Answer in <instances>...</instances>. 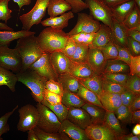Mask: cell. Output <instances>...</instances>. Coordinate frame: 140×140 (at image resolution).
<instances>
[{"mask_svg": "<svg viewBox=\"0 0 140 140\" xmlns=\"http://www.w3.org/2000/svg\"><path fill=\"white\" fill-rule=\"evenodd\" d=\"M104 71L103 73H122L129 70V65L121 61L115 59L109 60Z\"/></svg>", "mask_w": 140, "mask_h": 140, "instance_id": "obj_32", "label": "cell"}, {"mask_svg": "<svg viewBox=\"0 0 140 140\" xmlns=\"http://www.w3.org/2000/svg\"><path fill=\"white\" fill-rule=\"evenodd\" d=\"M58 132L65 133L72 140H89L84 130L67 119L61 122Z\"/></svg>", "mask_w": 140, "mask_h": 140, "instance_id": "obj_15", "label": "cell"}, {"mask_svg": "<svg viewBox=\"0 0 140 140\" xmlns=\"http://www.w3.org/2000/svg\"><path fill=\"white\" fill-rule=\"evenodd\" d=\"M15 2L17 3L18 5L19 10L23 6H28L30 5L31 3V0H12Z\"/></svg>", "mask_w": 140, "mask_h": 140, "instance_id": "obj_57", "label": "cell"}, {"mask_svg": "<svg viewBox=\"0 0 140 140\" xmlns=\"http://www.w3.org/2000/svg\"><path fill=\"white\" fill-rule=\"evenodd\" d=\"M27 140H39L33 129L28 131Z\"/></svg>", "mask_w": 140, "mask_h": 140, "instance_id": "obj_58", "label": "cell"}, {"mask_svg": "<svg viewBox=\"0 0 140 140\" xmlns=\"http://www.w3.org/2000/svg\"><path fill=\"white\" fill-rule=\"evenodd\" d=\"M136 4L140 9V0H134Z\"/></svg>", "mask_w": 140, "mask_h": 140, "instance_id": "obj_61", "label": "cell"}, {"mask_svg": "<svg viewBox=\"0 0 140 140\" xmlns=\"http://www.w3.org/2000/svg\"><path fill=\"white\" fill-rule=\"evenodd\" d=\"M36 107L39 113L37 126L46 132H58L61 122L55 114L41 103L37 102Z\"/></svg>", "mask_w": 140, "mask_h": 140, "instance_id": "obj_5", "label": "cell"}, {"mask_svg": "<svg viewBox=\"0 0 140 140\" xmlns=\"http://www.w3.org/2000/svg\"><path fill=\"white\" fill-rule=\"evenodd\" d=\"M130 75L140 76V55H130V61L129 65Z\"/></svg>", "mask_w": 140, "mask_h": 140, "instance_id": "obj_46", "label": "cell"}, {"mask_svg": "<svg viewBox=\"0 0 140 140\" xmlns=\"http://www.w3.org/2000/svg\"><path fill=\"white\" fill-rule=\"evenodd\" d=\"M69 73L78 79L87 78L95 74L87 62H72Z\"/></svg>", "mask_w": 140, "mask_h": 140, "instance_id": "obj_25", "label": "cell"}, {"mask_svg": "<svg viewBox=\"0 0 140 140\" xmlns=\"http://www.w3.org/2000/svg\"><path fill=\"white\" fill-rule=\"evenodd\" d=\"M133 134L135 135H140V124H136L134 127L132 131Z\"/></svg>", "mask_w": 140, "mask_h": 140, "instance_id": "obj_59", "label": "cell"}, {"mask_svg": "<svg viewBox=\"0 0 140 140\" xmlns=\"http://www.w3.org/2000/svg\"><path fill=\"white\" fill-rule=\"evenodd\" d=\"M17 81L21 82L31 91L32 97L37 102L41 103L47 80L34 70L28 68L16 73Z\"/></svg>", "mask_w": 140, "mask_h": 140, "instance_id": "obj_3", "label": "cell"}, {"mask_svg": "<svg viewBox=\"0 0 140 140\" xmlns=\"http://www.w3.org/2000/svg\"><path fill=\"white\" fill-rule=\"evenodd\" d=\"M122 104L129 107L137 95L126 89L120 94Z\"/></svg>", "mask_w": 140, "mask_h": 140, "instance_id": "obj_50", "label": "cell"}, {"mask_svg": "<svg viewBox=\"0 0 140 140\" xmlns=\"http://www.w3.org/2000/svg\"><path fill=\"white\" fill-rule=\"evenodd\" d=\"M17 82L16 74L0 66V86L6 85L12 92L15 91V86Z\"/></svg>", "mask_w": 140, "mask_h": 140, "instance_id": "obj_28", "label": "cell"}, {"mask_svg": "<svg viewBox=\"0 0 140 140\" xmlns=\"http://www.w3.org/2000/svg\"><path fill=\"white\" fill-rule=\"evenodd\" d=\"M47 9L48 14L50 17H54L71 10V8L64 0H50Z\"/></svg>", "mask_w": 140, "mask_h": 140, "instance_id": "obj_26", "label": "cell"}, {"mask_svg": "<svg viewBox=\"0 0 140 140\" xmlns=\"http://www.w3.org/2000/svg\"><path fill=\"white\" fill-rule=\"evenodd\" d=\"M76 47L73 55L70 59L74 63L87 62L89 47L88 45L76 43Z\"/></svg>", "mask_w": 140, "mask_h": 140, "instance_id": "obj_33", "label": "cell"}, {"mask_svg": "<svg viewBox=\"0 0 140 140\" xmlns=\"http://www.w3.org/2000/svg\"><path fill=\"white\" fill-rule=\"evenodd\" d=\"M39 140H70L65 133L58 132H49L45 131L37 126L33 129Z\"/></svg>", "mask_w": 140, "mask_h": 140, "instance_id": "obj_31", "label": "cell"}, {"mask_svg": "<svg viewBox=\"0 0 140 140\" xmlns=\"http://www.w3.org/2000/svg\"><path fill=\"white\" fill-rule=\"evenodd\" d=\"M107 62V60L100 49L89 47L87 62L95 74L101 75L103 73Z\"/></svg>", "mask_w": 140, "mask_h": 140, "instance_id": "obj_12", "label": "cell"}, {"mask_svg": "<svg viewBox=\"0 0 140 140\" xmlns=\"http://www.w3.org/2000/svg\"><path fill=\"white\" fill-rule=\"evenodd\" d=\"M122 23L128 29L140 26V9L136 4Z\"/></svg>", "mask_w": 140, "mask_h": 140, "instance_id": "obj_34", "label": "cell"}, {"mask_svg": "<svg viewBox=\"0 0 140 140\" xmlns=\"http://www.w3.org/2000/svg\"><path fill=\"white\" fill-rule=\"evenodd\" d=\"M113 39L110 28L103 24H101L92 43L88 45L89 47L96 48L100 49L104 47Z\"/></svg>", "mask_w": 140, "mask_h": 140, "instance_id": "obj_16", "label": "cell"}, {"mask_svg": "<svg viewBox=\"0 0 140 140\" xmlns=\"http://www.w3.org/2000/svg\"><path fill=\"white\" fill-rule=\"evenodd\" d=\"M127 48L131 53L135 55H139L140 43L129 37L127 38Z\"/></svg>", "mask_w": 140, "mask_h": 140, "instance_id": "obj_51", "label": "cell"}, {"mask_svg": "<svg viewBox=\"0 0 140 140\" xmlns=\"http://www.w3.org/2000/svg\"><path fill=\"white\" fill-rule=\"evenodd\" d=\"M18 107V106L17 105L12 111L6 113L0 117V140L3 139L1 137L2 135L10 130V127L8 123V120Z\"/></svg>", "mask_w": 140, "mask_h": 140, "instance_id": "obj_42", "label": "cell"}, {"mask_svg": "<svg viewBox=\"0 0 140 140\" xmlns=\"http://www.w3.org/2000/svg\"><path fill=\"white\" fill-rule=\"evenodd\" d=\"M67 119L84 130L92 124L89 114L81 108H69Z\"/></svg>", "mask_w": 140, "mask_h": 140, "instance_id": "obj_14", "label": "cell"}, {"mask_svg": "<svg viewBox=\"0 0 140 140\" xmlns=\"http://www.w3.org/2000/svg\"><path fill=\"white\" fill-rule=\"evenodd\" d=\"M102 76L106 79L124 87L129 75L122 73H103Z\"/></svg>", "mask_w": 140, "mask_h": 140, "instance_id": "obj_38", "label": "cell"}, {"mask_svg": "<svg viewBox=\"0 0 140 140\" xmlns=\"http://www.w3.org/2000/svg\"><path fill=\"white\" fill-rule=\"evenodd\" d=\"M41 103L52 111L61 122L67 119L69 108L62 103L57 104H51L44 99Z\"/></svg>", "mask_w": 140, "mask_h": 140, "instance_id": "obj_35", "label": "cell"}, {"mask_svg": "<svg viewBox=\"0 0 140 140\" xmlns=\"http://www.w3.org/2000/svg\"><path fill=\"white\" fill-rule=\"evenodd\" d=\"M127 33L128 37L140 43V31L135 29L127 28Z\"/></svg>", "mask_w": 140, "mask_h": 140, "instance_id": "obj_52", "label": "cell"}, {"mask_svg": "<svg viewBox=\"0 0 140 140\" xmlns=\"http://www.w3.org/2000/svg\"><path fill=\"white\" fill-rule=\"evenodd\" d=\"M35 32L22 30L17 31L0 30V47L8 46L12 41L27 36L35 34Z\"/></svg>", "mask_w": 140, "mask_h": 140, "instance_id": "obj_20", "label": "cell"}, {"mask_svg": "<svg viewBox=\"0 0 140 140\" xmlns=\"http://www.w3.org/2000/svg\"><path fill=\"white\" fill-rule=\"evenodd\" d=\"M57 81L62 85L64 90L76 93L80 83L78 79L69 73L58 76Z\"/></svg>", "mask_w": 140, "mask_h": 140, "instance_id": "obj_27", "label": "cell"}, {"mask_svg": "<svg viewBox=\"0 0 140 140\" xmlns=\"http://www.w3.org/2000/svg\"><path fill=\"white\" fill-rule=\"evenodd\" d=\"M50 54L45 52L29 68L34 70L47 80L53 79L57 81L58 76L52 66L50 60Z\"/></svg>", "mask_w": 140, "mask_h": 140, "instance_id": "obj_10", "label": "cell"}, {"mask_svg": "<svg viewBox=\"0 0 140 140\" xmlns=\"http://www.w3.org/2000/svg\"><path fill=\"white\" fill-rule=\"evenodd\" d=\"M69 38L63 30L49 27L41 32L37 37V41L44 51L51 53L63 48Z\"/></svg>", "mask_w": 140, "mask_h": 140, "instance_id": "obj_1", "label": "cell"}, {"mask_svg": "<svg viewBox=\"0 0 140 140\" xmlns=\"http://www.w3.org/2000/svg\"><path fill=\"white\" fill-rule=\"evenodd\" d=\"M76 94L86 103L95 105L104 108L97 95L80 83Z\"/></svg>", "mask_w": 140, "mask_h": 140, "instance_id": "obj_30", "label": "cell"}, {"mask_svg": "<svg viewBox=\"0 0 140 140\" xmlns=\"http://www.w3.org/2000/svg\"><path fill=\"white\" fill-rule=\"evenodd\" d=\"M44 99L52 105L62 103V96L45 89L44 93Z\"/></svg>", "mask_w": 140, "mask_h": 140, "instance_id": "obj_48", "label": "cell"}, {"mask_svg": "<svg viewBox=\"0 0 140 140\" xmlns=\"http://www.w3.org/2000/svg\"><path fill=\"white\" fill-rule=\"evenodd\" d=\"M113 134L116 140L124 135V131L114 112L106 111L103 123Z\"/></svg>", "mask_w": 140, "mask_h": 140, "instance_id": "obj_24", "label": "cell"}, {"mask_svg": "<svg viewBox=\"0 0 140 140\" xmlns=\"http://www.w3.org/2000/svg\"><path fill=\"white\" fill-rule=\"evenodd\" d=\"M99 99L104 108L107 111L114 112L122 104L119 94L103 92Z\"/></svg>", "mask_w": 140, "mask_h": 140, "instance_id": "obj_19", "label": "cell"}, {"mask_svg": "<svg viewBox=\"0 0 140 140\" xmlns=\"http://www.w3.org/2000/svg\"><path fill=\"white\" fill-rule=\"evenodd\" d=\"M99 0V1H103L104 0Z\"/></svg>", "mask_w": 140, "mask_h": 140, "instance_id": "obj_62", "label": "cell"}, {"mask_svg": "<svg viewBox=\"0 0 140 140\" xmlns=\"http://www.w3.org/2000/svg\"><path fill=\"white\" fill-rule=\"evenodd\" d=\"M100 50L107 60L115 59L117 57L118 50L113 40Z\"/></svg>", "mask_w": 140, "mask_h": 140, "instance_id": "obj_41", "label": "cell"}, {"mask_svg": "<svg viewBox=\"0 0 140 140\" xmlns=\"http://www.w3.org/2000/svg\"><path fill=\"white\" fill-rule=\"evenodd\" d=\"M96 33L80 32L69 36L76 43L89 45L92 42Z\"/></svg>", "mask_w": 140, "mask_h": 140, "instance_id": "obj_39", "label": "cell"}, {"mask_svg": "<svg viewBox=\"0 0 140 140\" xmlns=\"http://www.w3.org/2000/svg\"><path fill=\"white\" fill-rule=\"evenodd\" d=\"M113 41L117 47L118 51L117 57L115 59L122 61L129 66L130 61V55L131 54L127 48L121 46Z\"/></svg>", "mask_w": 140, "mask_h": 140, "instance_id": "obj_44", "label": "cell"}, {"mask_svg": "<svg viewBox=\"0 0 140 140\" xmlns=\"http://www.w3.org/2000/svg\"><path fill=\"white\" fill-rule=\"evenodd\" d=\"M11 0H0V20L6 24L12 17V11L8 8V4Z\"/></svg>", "mask_w": 140, "mask_h": 140, "instance_id": "obj_43", "label": "cell"}, {"mask_svg": "<svg viewBox=\"0 0 140 140\" xmlns=\"http://www.w3.org/2000/svg\"><path fill=\"white\" fill-rule=\"evenodd\" d=\"M110 28L113 40L118 45L127 48V28L122 23L118 22L113 17Z\"/></svg>", "mask_w": 140, "mask_h": 140, "instance_id": "obj_17", "label": "cell"}, {"mask_svg": "<svg viewBox=\"0 0 140 140\" xmlns=\"http://www.w3.org/2000/svg\"><path fill=\"white\" fill-rule=\"evenodd\" d=\"M34 35L22 37L17 41L15 48L18 51L22 59V64L21 70L29 68L45 52L39 46L37 37Z\"/></svg>", "mask_w": 140, "mask_h": 140, "instance_id": "obj_2", "label": "cell"}, {"mask_svg": "<svg viewBox=\"0 0 140 140\" xmlns=\"http://www.w3.org/2000/svg\"><path fill=\"white\" fill-rule=\"evenodd\" d=\"M50 0H36L34 6L30 11L19 17L22 30H30L34 25L41 23L45 15Z\"/></svg>", "mask_w": 140, "mask_h": 140, "instance_id": "obj_4", "label": "cell"}, {"mask_svg": "<svg viewBox=\"0 0 140 140\" xmlns=\"http://www.w3.org/2000/svg\"><path fill=\"white\" fill-rule=\"evenodd\" d=\"M22 64L21 57L16 48L0 47V66L16 73L21 70Z\"/></svg>", "mask_w": 140, "mask_h": 140, "instance_id": "obj_7", "label": "cell"}, {"mask_svg": "<svg viewBox=\"0 0 140 140\" xmlns=\"http://www.w3.org/2000/svg\"><path fill=\"white\" fill-rule=\"evenodd\" d=\"M50 59L53 68L58 76L69 73L72 62L61 51H56L50 53Z\"/></svg>", "mask_w": 140, "mask_h": 140, "instance_id": "obj_11", "label": "cell"}, {"mask_svg": "<svg viewBox=\"0 0 140 140\" xmlns=\"http://www.w3.org/2000/svg\"><path fill=\"white\" fill-rule=\"evenodd\" d=\"M90 15L95 19L111 27L112 23L110 8L102 1L98 0H86Z\"/></svg>", "mask_w": 140, "mask_h": 140, "instance_id": "obj_8", "label": "cell"}, {"mask_svg": "<svg viewBox=\"0 0 140 140\" xmlns=\"http://www.w3.org/2000/svg\"><path fill=\"white\" fill-rule=\"evenodd\" d=\"M45 88L61 96H62L64 91L61 84L58 81L53 79H50L47 81Z\"/></svg>", "mask_w": 140, "mask_h": 140, "instance_id": "obj_45", "label": "cell"}, {"mask_svg": "<svg viewBox=\"0 0 140 140\" xmlns=\"http://www.w3.org/2000/svg\"><path fill=\"white\" fill-rule=\"evenodd\" d=\"M18 111L19 117L17 126L18 131L25 132L37 126L39 113L36 106L27 104L22 107Z\"/></svg>", "mask_w": 140, "mask_h": 140, "instance_id": "obj_6", "label": "cell"}, {"mask_svg": "<svg viewBox=\"0 0 140 140\" xmlns=\"http://www.w3.org/2000/svg\"><path fill=\"white\" fill-rule=\"evenodd\" d=\"M132 112L140 110V96L137 95L130 106L129 107Z\"/></svg>", "mask_w": 140, "mask_h": 140, "instance_id": "obj_54", "label": "cell"}, {"mask_svg": "<svg viewBox=\"0 0 140 140\" xmlns=\"http://www.w3.org/2000/svg\"><path fill=\"white\" fill-rule=\"evenodd\" d=\"M118 140H140V135H134L132 134L127 135H123L119 137Z\"/></svg>", "mask_w": 140, "mask_h": 140, "instance_id": "obj_56", "label": "cell"}, {"mask_svg": "<svg viewBox=\"0 0 140 140\" xmlns=\"http://www.w3.org/2000/svg\"><path fill=\"white\" fill-rule=\"evenodd\" d=\"M131 0H104L103 2L110 8H112Z\"/></svg>", "mask_w": 140, "mask_h": 140, "instance_id": "obj_53", "label": "cell"}, {"mask_svg": "<svg viewBox=\"0 0 140 140\" xmlns=\"http://www.w3.org/2000/svg\"><path fill=\"white\" fill-rule=\"evenodd\" d=\"M81 108L89 114L92 124H103L106 113L104 108L87 103H86Z\"/></svg>", "mask_w": 140, "mask_h": 140, "instance_id": "obj_22", "label": "cell"}, {"mask_svg": "<svg viewBox=\"0 0 140 140\" xmlns=\"http://www.w3.org/2000/svg\"><path fill=\"white\" fill-rule=\"evenodd\" d=\"M101 24L90 15L83 12L78 13L76 23L74 27L66 33L68 36L80 32L96 33L100 29Z\"/></svg>", "mask_w": 140, "mask_h": 140, "instance_id": "obj_9", "label": "cell"}, {"mask_svg": "<svg viewBox=\"0 0 140 140\" xmlns=\"http://www.w3.org/2000/svg\"><path fill=\"white\" fill-rule=\"evenodd\" d=\"M78 79L80 83L95 93L99 98L103 92L102 75L95 74L87 78Z\"/></svg>", "mask_w": 140, "mask_h": 140, "instance_id": "obj_23", "label": "cell"}, {"mask_svg": "<svg viewBox=\"0 0 140 140\" xmlns=\"http://www.w3.org/2000/svg\"><path fill=\"white\" fill-rule=\"evenodd\" d=\"M124 87L136 95L140 94V76L137 75L129 76Z\"/></svg>", "mask_w": 140, "mask_h": 140, "instance_id": "obj_37", "label": "cell"}, {"mask_svg": "<svg viewBox=\"0 0 140 140\" xmlns=\"http://www.w3.org/2000/svg\"><path fill=\"white\" fill-rule=\"evenodd\" d=\"M102 89L103 92L120 94L126 89L124 87L109 81L102 76Z\"/></svg>", "mask_w": 140, "mask_h": 140, "instance_id": "obj_36", "label": "cell"}, {"mask_svg": "<svg viewBox=\"0 0 140 140\" xmlns=\"http://www.w3.org/2000/svg\"><path fill=\"white\" fill-rule=\"evenodd\" d=\"M136 4L134 0H131L110 8L112 17L118 22L123 23Z\"/></svg>", "mask_w": 140, "mask_h": 140, "instance_id": "obj_21", "label": "cell"}, {"mask_svg": "<svg viewBox=\"0 0 140 140\" xmlns=\"http://www.w3.org/2000/svg\"><path fill=\"white\" fill-rule=\"evenodd\" d=\"M76 47V43L72 38L69 37L66 45L60 51L70 59L74 54Z\"/></svg>", "mask_w": 140, "mask_h": 140, "instance_id": "obj_49", "label": "cell"}, {"mask_svg": "<svg viewBox=\"0 0 140 140\" xmlns=\"http://www.w3.org/2000/svg\"><path fill=\"white\" fill-rule=\"evenodd\" d=\"M64 0L70 5L73 13H78L88 8L87 4L82 0Z\"/></svg>", "mask_w": 140, "mask_h": 140, "instance_id": "obj_47", "label": "cell"}, {"mask_svg": "<svg viewBox=\"0 0 140 140\" xmlns=\"http://www.w3.org/2000/svg\"><path fill=\"white\" fill-rule=\"evenodd\" d=\"M131 122L133 124L140 123V110L134 111L132 113Z\"/></svg>", "mask_w": 140, "mask_h": 140, "instance_id": "obj_55", "label": "cell"}, {"mask_svg": "<svg viewBox=\"0 0 140 140\" xmlns=\"http://www.w3.org/2000/svg\"><path fill=\"white\" fill-rule=\"evenodd\" d=\"M74 17L73 13L72 11H70L59 16L50 17L41 21V23L44 26L63 30L67 26L69 20Z\"/></svg>", "mask_w": 140, "mask_h": 140, "instance_id": "obj_18", "label": "cell"}, {"mask_svg": "<svg viewBox=\"0 0 140 140\" xmlns=\"http://www.w3.org/2000/svg\"><path fill=\"white\" fill-rule=\"evenodd\" d=\"M114 113L118 120L124 123L131 122L132 112L128 107L122 104Z\"/></svg>", "mask_w": 140, "mask_h": 140, "instance_id": "obj_40", "label": "cell"}, {"mask_svg": "<svg viewBox=\"0 0 140 140\" xmlns=\"http://www.w3.org/2000/svg\"><path fill=\"white\" fill-rule=\"evenodd\" d=\"M4 30L13 31V29L12 28L8 26L5 23L0 22V30Z\"/></svg>", "mask_w": 140, "mask_h": 140, "instance_id": "obj_60", "label": "cell"}, {"mask_svg": "<svg viewBox=\"0 0 140 140\" xmlns=\"http://www.w3.org/2000/svg\"><path fill=\"white\" fill-rule=\"evenodd\" d=\"M85 103L76 93L64 90L62 103L68 108H81Z\"/></svg>", "mask_w": 140, "mask_h": 140, "instance_id": "obj_29", "label": "cell"}, {"mask_svg": "<svg viewBox=\"0 0 140 140\" xmlns=\"http://www.w3.org/2000/svg\"><path fill=\"white\" fill-rule=\"evenodd\" d=\"M85 130L89 140H116L113 134L103 124H92L88 126Z\"/></svg>", "mask_w": 140, "mask_h": 140, "instance_id": "obj_13", "label": "cell"}]
</instances>
